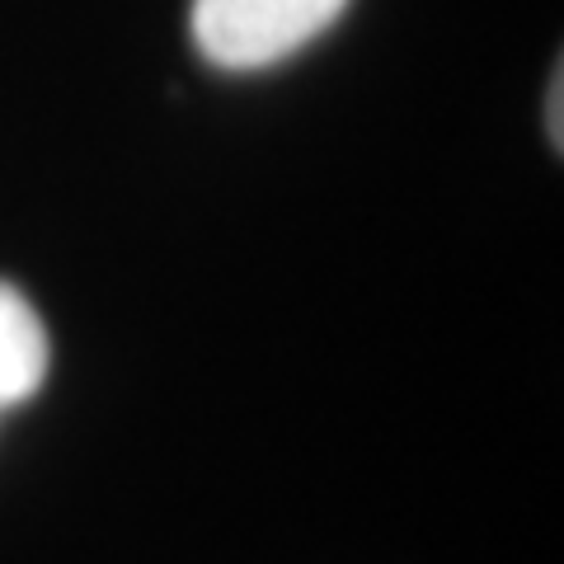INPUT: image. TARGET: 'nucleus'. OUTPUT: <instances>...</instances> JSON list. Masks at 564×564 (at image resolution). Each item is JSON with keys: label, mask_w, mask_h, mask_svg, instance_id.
<instances>
[{"label": "nucleus", "mask_w": 564, "mask_h": 564, "mask_svg": "<svg viewBox=\"0 0 564 564\" xmlns=\"http://www.w3.org/2000/svg\"><path fill=\"white\" fill-rule=\"evenodd\" d=\"M551 137L560 141V76H555V85H551Z\"/></svg>", "instance_id": "obj_3"}, {"label": "nucleus", "mask_w": 564, "mask_h": 564, "mask_svg": "<svg viewBox=\"0 0 564 564\" xmlns=\"http://www.w3.org/2000/svg\"><path fill=\"white\" fill-rule=\"evenodd\" d=\"M348 0H193V43L221 70L288 62L339 20Z\"/></svg>", "instance_id": "obj_1"}, {"label": "nucleus", "mask_w": 564, "mask_h": 564, "mask_svg": "<svg viewBox=\"0 0 564 564\" xmlns=\"http://www.w3.org/2000/svg\"><path fill=\"white\" fill-rule=\"evenodd\" d=\"M47 377V329L29 296L0 282V414L39 395Z\"/></svg>", "instance_id": "obj_2"}]
</instances>
